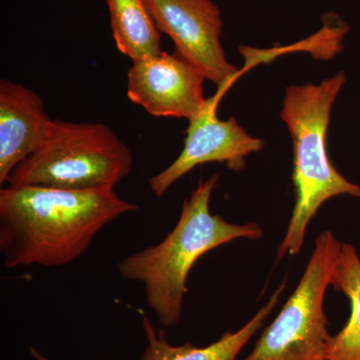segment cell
<instances>
[{
    "instance_id": "cell-10",
    "label": "cell",
    "mask_w": 360,
    "mask_h": 360,
    "mask_svg": "<svg viewBox=\"0 0 360 360\" xmlns=\"http://www.w3.org/2000/svg\"><path fill=\"white\" fill-rule=\"evenodd\" d=\"M285 284L283 283L269 302L258 310L255 316L243 328L234 333H224L219 340L205 347H194L191 343L172 345L168 343L163 329L156 331L148 316L142 315V326L146 333L148 345L142 354L141 360H238L243 347L248 345L253 335L262 328L265 319L276 309Z\"/></svg>"
},
{
    "instance_id": "cell-4",
    "label": "cell",
    "mask_w": 360,
    "mask_h": 360,
    "mask_svg": "<svg viewBox=\"0 0 360 360\" xmlns=\"http://www.w3.org/2000/svg\"><path fill=\"white\" fill-rule=\"evenodd\" d=\"M129 146L103 123L51 120L39 148L14 168L8 186L115 189L130 174Z\"/></svg>"
},
{
    "instance_id": "cell-7",
    "label": "cell",
    "mask_w": 360,
    "mask_h": 360,
    "mask_svg": "<svg viewBox=\"0 0 360 360\" xmlns=\"http://www.w3.org/2000/svg\"><path fill=\"white\" fill-rule=\"evenodd\" d=\"M224 92L219 89V94L207 98L200 115L188 120L184 148L179 158L149 179L148 186L156 198H162L172 184L198 165L225 163L229 169L239 172L245 167L251 153L264 148V141L248 134L236 118H217V104Z\"/></svg>"
},
{
    "instance_id": "cell-8",
    "label": "cell",
    "mask_w": 360,
    "mask_h": 360,
    "mask_svg": "<svg viewBox=\"0 0 360 360\" xmlns=\"http://www.w3.org/2000/svg\"><path fill=\"white\" fill-rule=\"evenodd\" d=\"M127 97L149 115L193 120L205 108V75L180 54L162 51L132 61Z\"/></svg>"
},
{
    "instance_id": "cell-12",
    "label": "cell",
    "mask_w": 360,
    "mask_h": 360,
    "mask_svg": "<svg viewBox=\"0 0 360 360\" xmlns=\"http://www.w3.org/2000/svg\"><path fill=\"white\" fill-rule=\"evenodd\" d=\"M331 286L347 295L350 316L340 333L329 338L326 360H360V257L350 243H341Z\"/></svg>"
},
{
    "instance_id": "cell-2",
    "label": "cell",
    "mask_w": 360,
    "mask_h": 360,
    "mask_svg": "<svg viewBox=\"0 0 360 360\" xmlns=\"http://www.w3.org/2000/svg\"><path fill=\"white\" fill-rule=\"evenodd\" d=\"M219 179L214 174L200 182L184 201L174 229L161 243L118 262L122 279L143 283L149 309L167 328L181 321L187 278L201 257L236 239L257 240L264 236L259 224H231L210 212V198Z\"/></svg>"
},
{
    "instance_id": "cell-5",
    "label": "cell",
    "mask_w": 360,
    "mask_h": 360,
    "mask_svg": "<svg viewBox=\"0 0 360 360\" xmlns=\"http://www.w3.org/2000/svg\"><path fill=\"white\" fill-rule=\"evenodd\" d=\"M340 250L330 231L319 234L295 290L243 360H326L330 335L324 298Z\"/></svg>"
},
{
    "instance_id": "cell-11",
    "label": "cell",
    "mask_w": 360,
    "mask_h": 360,
    "mask_svg": "<svg viewBox=\"0 0 360 360\" xmlns=\"http://www.w3.org/2000/svg\"><path fill=\"white\" fill-rule=\"evenodd\" d=\"M116 49L132 61L161 53L160 32L146 0H106Z\"/></svg>"
},
{
    "instance_id": "cell-1",
    "label": "cell",
    "mask_w": 360,
    "mask_h": 360,
    "mask_svg": "<svg viewBox=\"0 0 360 360\" xmlns=\"http://www.w3.org/2000/svg\"><path fill=\"white\" fill-rule=\"evenodd\" d=\"M139 206L115 189L7 186L0 191L4 266H63L89 250L103 227Z\"/></svg>"
},
{
    "instance_id": "cell-3",
    "label": "cell",
    "mask_w": 360,
    "mask_h": 360,
    "mask_svg": "<svg viewBox=\"0 0 360 360\" xmlns=\"http://www.w3.org/2000/svg\"><path fill=\"white\" fill-rule=\"evenodd\" d=\"M345 82L347 75L340 71L319 84L290 85L285 89L281 117L292 141L295 203L277 260L298 255L307 226L324 202L343 194L360 198V186L335 169L326 148L331 110Z\"/></svg>"
},
{
    "instance_id": "cell-13",
    "label": "cell",
    "mask_w": 360,
    "mask_h": 360,
    "mask_svg": "<svg viewBox=\"0 0 360 360\" xmlns=\"http://www.w3.org/2000/svg\"><path fill=\"white\" fill-rule=\"evenodd\" d=\"M30 354H32V356L34 357V359L37 360H51L46 359V357L44 356V355L40 354L39 352H37V349H34L33 347L30 348Z\"/></svg>"
},
{
    "instance_id": "cell-9",
    "label": "cell",
    "mask_w": 360,
    "mask_h": 360,
    "mask_svg": "<svg viewBox=\"0 0 360 360\" xmlns=\"http://www.w3.org/2000/svg\"><path fill=\"white\" fill-rule=\"evenodd\" d=\"M51 122L34 90L11 80L0 82V184L39 148Z\"/></svg>"
},
{
    "instance_id": "cell-6",
    "label": "cell",
    "mask_w": 360,
    "mask_h": 360,
    "mask_svg": "<svg viewBox=\"0 0 360 360\" xmlns=\"http://www.w3.org/2000/svg\"><path fill=\"white\" fill-rule=\"evenodd\" d=\"M155 25L174 41L177 53L206 79L225 90L238 75L222 47L221 11L212 0H146Z\"/></svg>"
}]
</instances>
